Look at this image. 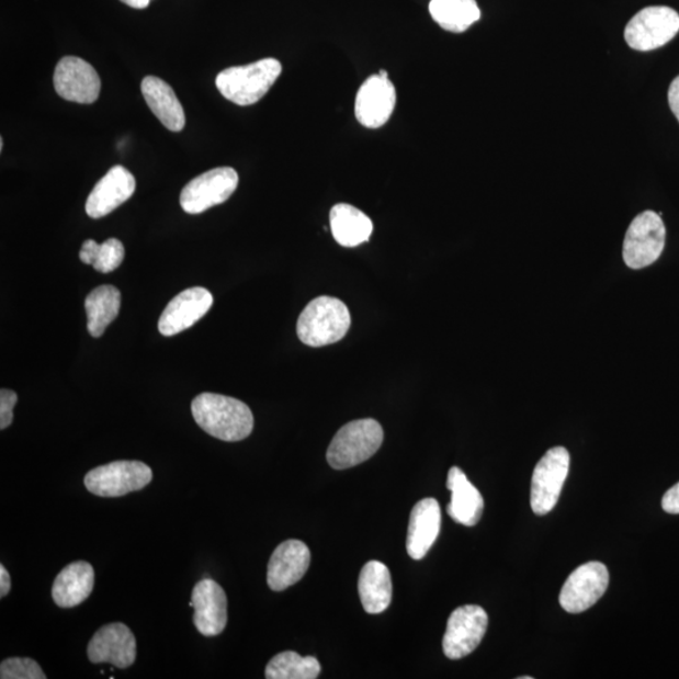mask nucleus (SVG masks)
Masks as SVG:
<instances>
[{"mask_svg":"<svg viewBox=\"0 0 679 679\" xmlns=\"http://www.w3.org/2000/svg\"><path fill=\"white\" fill-rule=\"evenodd\" d=\"M197 426L225 442H239L251 435L254 418L247 404L226 395L203 393L192 403Z\"/></svg>","mask_w":679,"mask_h":679,"instance_id":"nucleus-1","label":"nucleus"},{"mask_svg":"<svg viewBox=\"0 0 679 679\" xmlns=\"http://www.w3.org/2000/svg\"><path fill=\"white\" fill-rule=\"evenodd\" d=\"M351 316L341 299L321 296L309 303L297 321V337L307 347L321 348L347 337Z\"/></svg>","mask_w":679,"mask_h":679,"instance_id":"nucleus-2","label":"nucleus"},{"mask_svg":"<svg viewBox=\"0 0 679 679\" xmlns=\"http://www.w3.org/2000/svg\"><path fill=\"white\" fill-rule=\"evenodd\" d=\"M281 72L278 59L264 58L251 65L227 68L217 76L216 84L223 98L238 106H249L271 90Z\"/></svg>","mask_w":679,"mask_h":679,"instance_id":"nucleus-3","label":"nucleus"},{"mask_svg":"<svg viewBox=\"0 0 679 679\" xmlns=\"http://www.w3.org/2000/svg\"><path fill=\"white\" fill-rule=\"evenodd\" d=\"M383 441V427L376 420H354L335 434L326 459L333 469L355 467L372 459L380 451Z\"/></svg>","mask_w":679,"mask_h":679,"instance_id":"nucleus-4","label":"nucleus"},{"mask_svg":"<svg viewBox=\"0 0 679 679\" xmlns=\"http://www.w3.org/2000/svg\"><path fill=\"white\" fill-rule=\"evenodd\" d=\"M666 227L660 214L647 211L640 214L626 230L623 258L632 270L648 268L664 252Z\"/></svg>","mask_w":679,"mask_h":679,"instance_id":"nucleus-5","label":"nucleus"},{"mask_svg":"<svg viewBox=\"0 0 679 679\" xmlns=\"http://www.w3.org/2000/svg\"><path fill=\"white\" fill-rule=\"evenodd\" d=\"M152 479V471L139 461H116L93 468L84 477V486L100 497H122L140 491Z\"/></svg>","mask_w":679,"mask_h":679,"instance_id":"nucleus-6","label":"nucleus"},{"mask_svg":"<svg viewBox=\"0 0 679 679\" xmlns=\"http://www.w3.org/2000/svg\"><path fill=\"white\" fill-rule=\"evenodd\" d=\"M570 454L564 446L548 450L536 464L531 480V509L539 516L554 510L569 475Z\"/></svg>","mask_w":679,"mask_h":679,"instance_id":"nucleus-7","label":"nucleus"},{"mask_svg":"<svg viewBox=\"0 0 679 679\" xmlns=\"http://www.w3.org/2000/svg\"><path fill=\"white\" fill-rule=\"evenodd\" d=\"M679 32V14L669 7H648L626 24L625 41L635 50L648 52L667 45Z\"/></svg>","mask_w":679,"mask_h":679,"instance_id":"nucleus-8","label":"nucleus"},{"mask_svg":"<svg viewBox=\"0 0 679 679\" xmlns=\"http://www.w3.org/2000/svg\"><path fill=\"white\" fill-rule=\"evenodd\" d=\"M239 177L234 168L206 171L188 183L180 194V205L189 214H201L229 200L236 192Z\"/></svg>","mask_w":679,"mask_h":679,"instance_id":"nucleus-9","label":"nucleus"},{"mask_svg":"<svg viewBox=\"0 0 679 679\" xmlns=\"http://www.w3.org/2000/svg\"><path fill=\"white\" fill-rule=\"evenodd\" d=\"M488 626L484 608L463 606L454 610L446 623L443 652L450 659H461L471 655L483 642Z\"/></svg>","mask_w":679,"mask_h":679,"instance_id":"nucleus-10","label":"nucleus"},{"mask_svg":"<svg viewBox=\"0 0 679 679\" xmlns=\"http://www.w3.org/2000/svg\"><path fill=\"white\" fill-rule=\"evenodd\" d=\"M609 586L604 564L590 562L570 574L561 592V606L567 613L579 614L597 604Z\"/></svg>","mask_w":679,"mask_h":679,"instance_id":"nucleus-11","label":"nucleus"},{"mask_svg":"<svg viewBox=\"0 0 679 679\" xmlns=\"http://www.w3.org/2000/svg\"><path fill=\"white\" fill-rule=\"evenodd\" d=\"M385 71L373 75L358 91L355 116L358 122L367 128H380L392 117L397 103V91Z\"/></svg>","mask_w":679,"mask_h":679,"instance_id":"nucleus-12","label":"nucleus"},{"mask_svg":"<svg viewBox=\"0 0 679 679\" xmlns=\"http://www.w3.org/2000/svg\"><path fill=\"white\" fill-rule=\"evenodd\" d=\"M54 83L59 97L67 101L90 105L100 97L101 80L97 70L79 57H64L58 63Z\"/></svg>","mask_w":679,"mask_h":679,"instance_id":"nucleus-13","label":"nucleus"},{"mask_svg":"<svg viewBox=\"0 0 679 679\" xmlns=\"http://www.w3.org/2000/svg\"><path fill=\"white\" fill-rule=\"evenodd\" d=\"M88 656L94 665L110 664L128 668L136 659V640L123 623L103 625L89 643Z\"/></svg>","mask_w":679,"mask_h":679,"instance_id":"nucleus-14","label":"nucleus"},{"mask_svg":"<svg viewBox=\"0 0 679 679\" xmlns=\"http://www.w3.org/2000/svg\"><path fill=\"white\" fill-rule=\"evenodd\" d=\"M191 607L194 608L195 629L205 637H216L226 630L228 600L226 591L216 581L204 579L197 582Z\"/></svg>","mask_w":679,"mask_h":679,"instance_id":"nucleus-15","label":"nucleus"},{"mask_svg":"<svg viewBox=\"0 0 679 679\" xmlns=\"http://www.w3.org/2000/svg\"><path fill=\"white\" fill-rule=\"evenodd\" d=\"M213 305V296L203 287L188 288L170 301L159 320V331L165 337L192 328L202 317L208 314Z\"/></svg>","mask_w":679,"mask_h":679,"instance_id":"nucleus-16","label":"nucleus"},{"mask_svg":"<svg viewBox=\"0 0 679 679\" xmlns=\"http://www.w3.org/2000/svg\"><path fill=\"white\" fill-rule=\"evenodd\" d=\"M135 189L136 180L131 171L122 166L111 168L109 173L94 185L86 202V213L93 219L105 217L131 200Z\"/></svg>","mask_w":679,"mask_h":679,"instance_id":"nucleus-17","label":"nucleus"},{"mask_svg":"<svg viewBox=\"0 0 679 679\" xmlns=\"http://www.w3.org/2000/svg\"><path fill=\"white\" fill-rule=\"evenodd\" d=\"M312 554L303 541L287 540L274 550L269 567L268 584L273 591L295 586L308 570Z\"/></svg>","mask_w":679,"mask_h":679,"instance_id":"nucleus-18","label":"nucleus"},{"mask_svg":"<svg viewBox=\"0 0 679 679\" xmlns=\"http://www.w3.org/2000/svg\"><path fill=\"white\" fill-rule=\"evenodd\" d=\"M442 513L434 498H425L411 510L407 552L415 561H422L435 543L441 532Z\"/></svg>","mask_w":679,"mask_h":679,"instance_id":"nucleus-19","label":"nucleus"},{"mask_svg":"<svg viewBox=\"0 0 679 679\" xmlns=\"http://www.w3.org/2000/svg\"><path fill=\"white\" fill-rule=\"evenodd\" d=\"M446 488L452 493L451 502L446 506L451 519L464 527H475L483 518L485 507L483 495L459 467L450 469Z\"/></svg>","mask_w":679,"mask_h":679,"instance_id":"nucleus-20","label":"nucleus"},{"mask_svg":"<svg viewBox=\"0 0 679 679\" xmlns=\"http://www.w3.org/2000/svg\"><path fill=\"white\" fill-rule=\"evenodd\" d=\"M143 97L152 114L168 131L179 133L185 126V113L170 86L155 76L145 77L142 83Z\"/></svg>","mask_w":679,"mask_h":679,"instance_id":"nucleus-21","label":"nucleus"},{"mask_svg":"<svg viewBox=\"0 0 679 679\" xmlns=\"http://www.w3.org/2000/svg\"><path fill=\"white\" fill-rule=\"evenodd\" d=\"M94 586V570L91 564L76 562L57 575L52 587V598L61 608H73L91 596Z\"/></svg>","mask_w":679,"mask_h":679,"instance_id":"nucleus-22","label":"nucleus"},{"mask_svg":"<svg viewBox=\"0 0 679 679\" xmlns=\"http://www.w3.org/2000/svg\"><path fill=\"white\" fill-rule=\"evenodd\" d=\"M359 596L369 614H381L392 603L393 586L391 572L381 562H369L359 577Z\"/></svg>","mask_w":679,"mask_h":679,"instance_id":"nucleus-23","label":"nucleus"},{"mask_svg":"<svg viewBox=\"0 0 679 679\" xmlns=\"http://www.w3.org/2000/svg\"><path fill=\"white\" fill-rule=\"evenodd\" d=\"M332 236L342 247H358L373 234V222L364 212L350 204H337L330 213Z\"/></svg>","mask_w":679,"mask_h":679,"instance_id":"nucleus-24","label":"nucleus"},{"mask_svg":"<svg viewBox=\"0 0 679 679\" xmlns=\"http://www.w3.org/2000/svg\"><path fill=\"white\" fill-rule=\"evenodd\" d=\"M120 306H122V294L114 286H100L86 297L84 307L91 337H102L107 326L116 319Z\"/></svg>","mask_w":679,"mask_h":679,"instance_id":"nucleus-25","label":"nucleus"},{"mask_svg":"<svg viewBox=\"0 0 679 679\" xmlns=\"http://www.w3.org/2000/svg\"><path fill=\"white\" fill-rule=\"evenodd\" d=\"M429 12L445 31L462 33L480 19L476 0H432Z\"/></svg>","mask_w":679,"mask_h":679,"instance_id":"nucleus-26","label":"nucleus"},{"mask_svg":"<svg viewBox=\"0 0 679 679\" xmlns=\"http://www.w3.org/2000/svg\"><path fill=\"white\" fill-rule=\"evenodd\" d=\"M320 672V661L315 657H301L291 650L274 656L265 667L269 679H316Z\"/></svg>","mask_w":679,"mask_h":679,"instance_id":"nucleus-27","label":"nucleus"},{"mask_svg":"<svg viewBox=\"0 0 679 679\" xmlns=\"http://www.w3.org/2000/svg\"><path fill=\"white\" fill-rule=\"evenodd\" d=\"M125 258V247L116 238H110L99 245L92 268L102 273L113 272L120 268Z\"/></svg>","mask_w":679,"mask_h":679,"instance_id":"nucleus-28","label":"nucleus"},{"mask_svg":"<svg viewBox=\"0 0 679 679\" xmlns=\"http://www.w3.org/2000/svg\"><path fill=\"white\" fill-rule=\"evenodd\" d=\"M2 679H46L47 676L36 660L31 658H8L0 665Z\"/></svg>","mask_w":679,"mask_h":679,"instance_id":"nucleus-29","label":"nucleus"},{"mask_svg":"<svg viewBox=\"0 0 679 679\" xmlns=\"http://www.w3.org/2000/svg\"><path fill=\"white\" fill-rule=\"evenodd\" d=\"M16 394L10 389H2L0 392V429L4 431L13 422V409L15 407Z\"/></svg>","mask_w":679,"mask_h":679,"instance_id":"nucleus-30","label":"nucleus"},{"mask_svg":"<svg viewBox=\"0 0 679 679\" xmlns=\"http://www.w3.org/2000/svg\"><path fill=\"white\" fill-rule=\"evenodd\" d=\"M661 507L667 513H679V483L665 494Z\"/></svg>","mask_w":679,"mask_h":679,"instance_id":"nucleus-31","label":"nucleus"},{"mask_svg":"<svg viewBox=\"0 0 679 679\" xmlns=\"http://www.w3.org/2000/svg\"><path fill=\"white\" fill-rule=\"evenodd\" d=\"M98 247L99 244L97 242V240H84L80 251V260L86 264L92 265L94 257H97Z\"/></svg>","mask_w":679,"mask_h":679,"instance_id":"nucleus-32","label":"nucleus"},{"mask_svg":"<svg viewBox=\"0 0 679 679\" xmlns=\"http://www.w3.org/2000/svg\"><path fill=\"white\" fill-rule=\"evenodd\" d=\"M668 102L670 110H672L679 123V76L669 86Z\"/></svg>","mask_w":679,"mask_h":679,"instance_id":"nucleus-33","label":"nucleus"},{"mask_svg":"<svg viewBox=\"0 0 679 679\" xmlns=\"http://www.w3.org/2000/svg\"><path fill=\"white\" fill-rule=\"evenodd\" d=\"M12 581L10 573L7 572L4 565H0V597L4 598L10 595Z\"/></svg>","mask_w":679,"mask_h":679,"instance_id":"nucleus-34","label":"nucleus"},{"mask_svg":"<svg viewBox=\"0 0 679 679\" xmlns=\"http://www.w3.org/2000/svg\"><path fill=\"white\" fill-rule=\"evenodd\" d=\"M128 7L135 8V10H144L150 4V0H122Z\"/></svg>","mask_w":679,"mask_h":679,"instance_id":"nucleus-35","label":"nucleus"},{"mask_svg":"<svg viewBox=\"0 0 679 679\" xmlns=\"http://www.w3.org/2000/svg\"><path fill=\"white\" fill-rule=\"evenodd\" d=\"M519 679H532V677L531 676H529V677H519Z\"/></svg>","mask_w":679,"mask_h":679,"instance_id":"nucleus-36","label":"nucleus"}]
</instances>
